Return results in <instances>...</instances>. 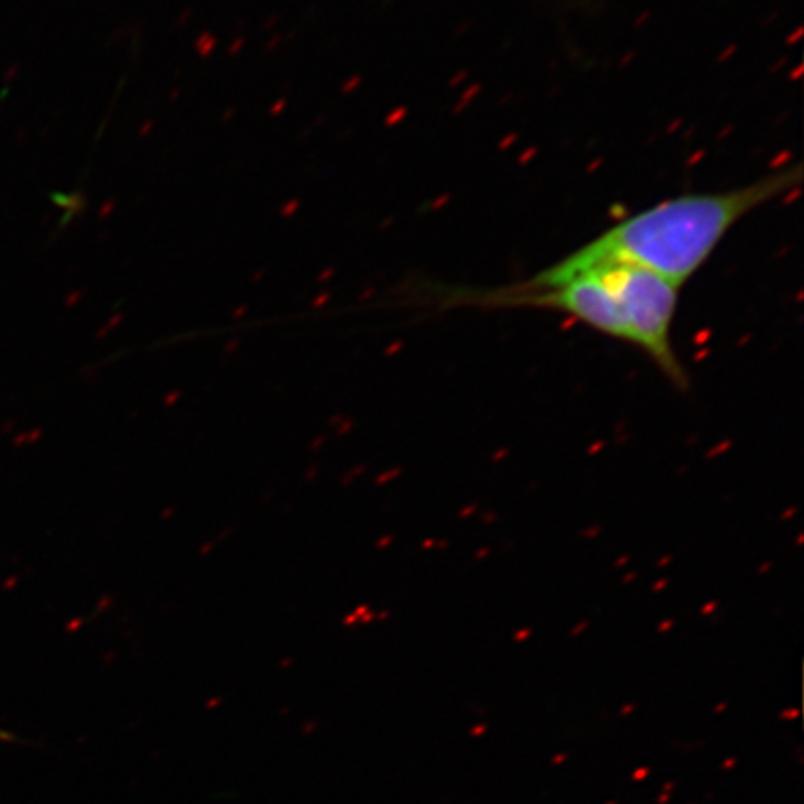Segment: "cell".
<instances>
[{
	"label": "cell",
	"instance_id": "1",
	"mask_svg": "<svg viewBox=\"0 0 804 804\" xmlns=\"http://www.w3.org/2000/svg\"><path fill=\"white\" fill-rule=\"evenodd\" d=\"M423 302L438 309H546L641 350L676 388L689 378L674 349L680 287L618 261L572 265L563 257L522 282L497 287L429 285Z\"/></svg>",
	"mask_w": 804,
	"mask_h": 804
},
{
	"label": "cell",
	"instance_id": "2",
	"mask_svg": "<svg viewBox=\"0 0 804 804\" xmlns=\"http://www.w3.org/2000/svg\"><path fill=\"white\" fill-rule=\"evenodd\" d=\"M801 181V164H786L743 187L657 201L622 218L563 259L574 265L630 263L682 289L743 218L795 192Z\"/></svg>",
	"mask_w": 804,
	"mask_h": 804
}]
</instances>
